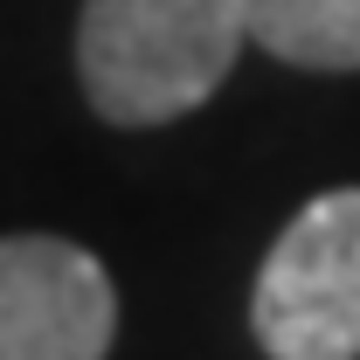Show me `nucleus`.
Masks as SVG:
<instances>
[{
	"label": "nucleus",
	"instance_id": "nucleus-1",
	"mask_svg": "<svg viewBox=\"0 0 360 360\" xmlns=\"http://www.w3.org/2000/svg\"><path fill=\"white\" fill-rule=\"evenodd\" d=\"M250 42L243 0H84L77 84L104 125H174L229 84Z\"/></svg>",
	"mask_w": 360,
	"mask_h": 360
},
{
	"label": "nucleus",
	"instance_id": "nucleus-2",
	"mask_svg": "<svg viewBox=\"0 0 360 360\" xmlns=\"http://www.w3.org/2000/svg\"><path fill=\"white\" fill-rule=\"evenodd\" d=\"M250 333L270 360H360V187L312 194L250 284Z\"/></svg>",
	"mask_w": 360,
	"mask_h": 360
},
{
	"label": "nucleus",
	"instance_id": "nucleus-3",
	"mask_svg": "<svg viewBox=\"0 0 360 360\" xmlns=\"http://www.w3.org/2000/svg\"><path fill=\"white\" fill-rule=\"evenodd\" d=\"M118 284L70 236H0V360H104Z\"/></svg>",
	"mask_w": 360,
	"mask_h": 360
},
{
	"label": "nucleus",
	"instance_id": "nucleus-4",
	"mask_svg": "<svg viewBox=\"0 0 360 360\" xmlns=\"http://www.w3.org/2000/svg\"><path fill=\"white\" fill-rule=\"evenodd\" d=\"M250 42L291 70H360V0H243Z\"/></svg>",
	"mask_w": 360,
	"mask_h": 360
}]
</instances>
